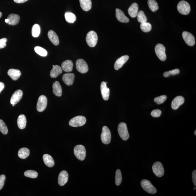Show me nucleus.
Returning <instances> with one entry per match:
<instances>
[{"label":"nucleus","mask_w":196,"mask_h":196,"mask_svg":"<svg viewBox=\"0 0 196 196\" xmlns=\"http://www.w3.org/2000/svg\"><path fill=\"white\" fill-rule=\"evenodd\" d=\"M86 40L87 43L89 46L94 47L96 46L98 42V35L94 31H90L87 35Z\"/></svg>","instance_id":"nucleus-1"},{"label":"nucleus","mask_w":196,"mask_h":196,"mask_svg":"<svg viewBox=\"0 0 196 196\" xmlns=\"http://www.w3.org/2000/svg\"><path fill=\"white\" fill-rule=\"evenodd\" d=\"M118 131L120 137L124 141H127L129 138V135L128 131L127 124L121 123L118 126Z\"/></svg>","instance_id":"nucleus-2"},{"label":"nucleus","mask_w":196,"mask_h":196,"mask_svg":"<svg viewBox=\"0 0 196 196\" xmlns=\"http://www.w3.org/2000/svg\"><path fill=\"white\" fill-rule=\"evenodd\" d=\"M86 118L84 116H77L71 119L69 122V125L71 127H81L86 123Z\"/></svg>","instance_id":"nucleus-3"},{"label":"nucleus","mask_w":196,"mask_h":196,"mask_svg":"<svg viewBox=\"0 0 196 196\" xmlns=\"http://www.w3.org/2000/svg\"><path fill=\"white\" fill-rule=\"evenodd\" d=\"M74 153L76 158L80 161H83L86 157V150L82 145H77L74 149Z\"/></svg>","instance_id":"nucleus-4"},{"label":"nucleus","mask_w":196,"mask_h":196,"mask_svg":"<svg viewBox=\"0 0 196 196\" xmlns=\"http://www.w3.org/2000/svg\"><path fill=\"white\" fill-rule=\"evenodd\" d=\"M101 138L102 143L105 144H109L111 141V133L109 129L106 126H104L102 128Z\"/></svg>","instance_id":"nucleus-5"},{"label":"nucleus","mask_w":196,"mask_h":196,"mask_svg":"<svg viewBox=\"0 0 196 196\" xmlns=\"http://www.w3.org/2000/svg\"><path fill=\"white\" fill-rule=\"evenodd\" d=\"M177 9L179 12L183 15L189 14L191 10L190 6L187 2L182 1L177 5Z\"/></svg>","instance_id":"nucleus-6"},{"label":"nucleus","mask_w":196,"mask_h":196,"mask_svg":"<svg viewBox=\"0 0 196 196\" xmlns=\"http://www.w3.org/2000/svg\"><path fill=\"white\" fill-rule=\"evenodd\" d=\"M155 50L157 57L161 61H166V48L163 44H157L155 47Z\"/></svg>","instance_id":"nucleus-7"},{"label":"nucleus","mask_w":196,"mask_h":196,"mask_svg":"<svg viewBox=\"0 0 196 196\" xmlns=\"http://www.w3.org/2000/svg\"><path fill=\"white\" fill-rule=\"evenodd\" d=\"M142 187L147 193L151 194H154L157 193V189L153 186L151 182L149 180L143 179L142 180L141 183Z\"/></svg>","instance_id":"nucleus-8"},{"label":"nucleus","mask_w":196,"mask_h":196,"mask_svg":"<svg viewBox=\"0 0 196 196\" xmlns=\"http://www.w3.org/2000/svg\"><path fill=\"white\" fill-rule=\"evenodd\" d=\"M77 70L81 73H85L88 71V67L87 62L82 59L77 60L76 62Z\"/></svg>","instance_id":"nucleus-9"},{"label":"nucleus","mask_w":196,"mask_h":196,"mask_svg":"<svg viewBox=\"0 0 196 196\" xmlns=\"http://www.w3.org/2000/svg\"><path fill=\"white\" fill-rule=\"evenodd\" d=\"M152 170L154 173L158 177H162L164 174V170L162 164L160 162H157L154 163L152 166Z\"/></svg>","instance_id":"nucleus-10"},{"label":"nucleus","mask_w":196,"mask_h":196,"mask_svg":"<svg viewBox=\"0 0 196 196\" xmlns=\"http://www.w3.org/2000/svg\"><path fill=\"white\" fill-rule=\"evenodd\" d=\"M47 104V99L46 97L44 95L40 96L38 98L36 108L39 112L43 111L46 109Z\"/></svg>","instance_id":"nucleus-11"},{"label":"nucleus","mask_w":196,"mask_h":196,"mask_svg":"<svg viewBox=\"0 0 196 196\" xmlns=\"http://www.w3.org/2000/svg\"><path fill=\"white\" fill-rule=\"evenodd\" d=\"M182 37L188 46H193L195 44L194 37L190 33L184 31L182 33Z\"/></svg>","instance_id":"nucleus-12"},{"label":"nucleus","mask_w":196,"mask_h":196,"mask_svg":"<svg viewBox=\"0 0 196 196\" xmlns=\"http://www.w3.org/2000/svg\"><path fill=\"white\" fill-rule=\"evenodd\" d=\"M107 83L103 81L101 84V91L103 98L104 100L107 101L109 99L110 94V90L107 87Z\"/></svg>","instance_id":"nucleus-13"},{"label":"nucleus","mask_w":196,"mask_h":196,"mask_svg":"<svg viewBox=\"0 0 196 196\" xmlns=\"http://www.w3.org/2000/svg\"><path fill=\"white\" fill-rule=\"evenodd\" d=\"M23 96V92L22 91L19 90L15 91L12 96L11 100L10 103L11 104L16 105L20 102Z\"/></svg>","instance_id":"nucleus-14"},{"label":"nucleus","mask_w":196,"mask_h":196,"mask_svg":"<svg viewBox=\"0 0 196 196\" xmlns=\"http://www.w3.org/2000/svg\"><path fill=\"white\" fill-rule=\"evenodd\" d=\"M184 102H185V99L183 97L177 96L172 101L171 104L172 108L173 109H177L180 105L184 103Z\"/></svg>","instance_id":"nucleus-15"},{"label":"nucleus","mask_w":196,"mask_h":196,"mask_svg":"<svg viewBox=\"0 0 196 196\" xmlns=\"http://www.w3.org/2000/svg\"><path fill=\"white\" fill-rule=\"evenodd\" d=\"M68 179V174L66 171H62L58 177V183L61 186H63L67 183Z\"/></svg>","instance_id":"nucleus-16"},{"label":"nucleus","mask_w":196,"mask_h":196,"mask_svg":"<svg viewBox=\"0 0 196 196\" xmlns=\"http://www.w3.org/2000/svg\"><path fill=\"white\" fill-rule=\"evenodd\" d=\"M129 58V56L128 55L122 56L119 58L116 61L114 64V69L116 70H118V69L121 68L126 62L128 61Z\"/></svg>","instance_id":"nucleus-17"},{"label":"nucleus","mask_w":196,"mask_h":196,"mask_svg":"<svg viewBox=\"0 0 196 196\" xmlns=\"http://www.w3.org/2000/svg\"><path fill=\"white\" fill-rule=\"evenodd\" d=\"M116 17L117 20L122 23H127L129 22V19L125 16L123 12L121 9H116Z\"/></svg>","instance_id":"nucleus-18"},{"label":"nucleus","mask_w":196,"mask_h":196,"mask_svg":"<svg viewBox=\"0 0 196 196\" xmlns=\"http://www.w3.org/2000/svg\"><path fill=\"white\" fill-rule=\"evenodd\" d=\"M75 76L73 73H65L63 76V80L65 84L70 86L73 84Z\"/></svg>","instance_id":"nucleus-19"},{"label":"nucleus","mask_w":196,"mask_h":196,"mask_svg":"<svg viewBox=\"0 0 196 196\" xmlns=\"http://www.w3.org/2000/svg\"><path fill=\"white\" fill-rule=\"evenodd\" d=\"M48 36L49 39L54 45L57 46L59 43V38L54 31L50 30L48 32Z\"/></svg>","instance_id":"nucleus-20"},{"label":"nucleus","mask_w":196,"mask_h":196,"mask_svg":"<svg viewBox=\"0 0 196 196\" xmlns=\"http://www.w3.org/2000/svg\"><path fill=\"white\" fill-rule=\"evenodd\" d=\"M139 6L137 3H133L128 9L130 16L132 17H136L139 13Z\"/></svg>","instance_id":"nucleus-21"},{"label":"nucleus","mask_w":196,"mask_h":196,"mask_svg":"<svg viewBox=\"0 0 196 196\" xmlns=\"http://www.w3.org/2000/svg\"><path fill=\"white\" fill-rule=\"evenodd\" d=\"M8 75L13 80H17L20 77L21 72L18 69H11L8 71Z\"/></svg>","instance_id":"nucleus-22"},{"label":"nucleus","mask_w":196,"mask_h":196,"mask_svg":"<svg viewBox=\"0 0 196 196\" xmlns=\"http://www.w3.org/2000/svg\"><path fill=\"white\" fill-rule=\"evenodd\" d=\"M73 63L71 60H66L61 64V68L66 72H71L73 70Z\"/></svg>","instance_id":"nucleus-23"},{"label":"nucleus","mask_w":196,"mask_h":196,"mask_svg":"<svg viewBox=\"0 0 196 196\" xmlns=\"http://www.w3.org/2000/svg\"><path fill=\"white\" fill-rule=\"evenodd\" d=\"M62 72H63V70L61 67L58 65H53V68L50 71V76L52 78H56Z\"/></svg>","instance_id":"nucleus-24"},{"label":"nucleus","mask_w":196,"mask_h":196,"mask_svg":"<svg viewBox=\"0 0 196 196\" xmlns=\"http://www.w3.org/2000/svg\"><path fill=\"white\" fill-rule=\"evenodd\" d=\"M53 92L55 96L61 97L62 95V90L61 84L57 81L54 83L52 86Z\"/></svg>","instance_id":"nucleus-25"},{"label":"nucleus","mask_w":196,"mask_h":196,"mask_svg":"<svg viewBox=\"0 0 196 196\" xmlns=\"http://www.w3.org/2000/svg\"><path fill=\"white\" fill-rule=\"evenodd\" d=\"M43 160L44 164L48 167H53L55 165V161L54 159L49 154H44L43 156Z\"/></svg>","instance_id":"nucleus-26"},{"label":"nucleus","mask_w":196,"mask_h":196,"mask_svg":"<svg viewBox=\"0 0 196 196\" xmlns=\"http://www.w3.org/2000/svg\"><path fill=\"white\" fill-rule=\"evenodd\" d=\"M27 120L26 116L23 114L19 116L17 120V125L19 129H23L26 127Z\"/></svg>","instance_id":"nucleus-27"},{"label":"nucleus","mask_w":196,"mask_h":196,"mask_svg":"<svg viewBox=\"0 0 196 196\" xmlns=\"http://www.w3.org/2000/svg\"><path fill=\"white\" fill-rule=\"evenodd\" d=\"M81 8L85 11L90 10L92 7L91 0H79Z\"/></svg>","instance_id":"nucleus-28"},{"label":"nucleus","mask_w":196,"mask_h":196,"mask_svg":"<svg viewBox=\"0 0 196 196\" xmlns=\"http://www.w3.org/2000/svg\"><path fill=\"white\" fill-rule=\"evenodd\" d=\"M7 19L11 22V25L14 26L18 24L20 21V17L18 15L11 13L8 17Z\"/></svg>","instance_id":"nucleus-29"},{"label":"nucleus","mask_w":196,"mask_h":196,"mask_svg":"<svg viewBox=\"0 0 196 196\" xmlns=\"http://www.w3.org/2000/svg\"><path fill=\"white\" fill-rule=\"evenodd\" d=\"M30 154V150L26 147H23V148L20 149L18 152V156L19 158L23 159L28 158Z\"/></svg>","instance_id":"nucleus-30"},{"label":"nucleus","mask_w":196,"mask_h":196,"mask_svg":"<svg viewBox=\"0 0 196 196\" xmlns=\"http://www.w3.org/2000/svg\"><path fill=\"white\" fill-rule=\"evenodd\" d=\"M65 20L68 22L73 23L76 20V17L73 13L67 12L65 14Z\"/></svg>","instance_id":"nucleus-31"},{"label":"nucleus","mask_w":196,"mask_h":196,"mask_svg":"<svg viewBox=\"0 0 196 196\" xmlns=\"http://www.w3.org/2000/svg\"><path fill=\"white\" fill-rule=\"evenodd\" d=\"M147 3L149 8L153 12L156 11L159 9L158 3L155 0H148Z\"/></svg>","instance_id":"nucleus-32"},{"label":"nucleus","mask_w":196,"mask_h":196,"mask_svg":"<svg viewBox=\"0 0 196 196\" xmlns=\"http://www.w3.org/2000/svg\"><path fill=\"white\" fill-rule=\"evenodd\" d=\"M40 32V28L39 25L35 24L32 27V34L34 38L38 37Z\"/></svg>","instance_id":"nucleus-33"},{"label":"nucleus","mask_w":196,"mask_h":196,"mask_svg":"<svg viewBox=\"0 0 196 196\" xmlns=\"http://www.w3.org/2000/svg\"><path fill=\"white\" fill-rule=\"evenodd\" d=\"M140 28L142 31L145 32L150 31L152 29V26L150 23L147 22L141 23Z\"/></svg>","instance_id":"nucleus-34"},{"label":"nucleus","mask_w":196,"mask_h":196,"mask_svg":"<svg viewBox=\"0 0 196 196\" xmlns=\"http://www.w3.org/2000/svg\"><path fill=\"white\" fill-rule=\"evenodd\" d=\"M34 50L35 52L37 54L41 56L45 57V56H46L47 55L48 53L47 51H46L45 49H44L43 48L40 47V46H36V47H35L34 48Z\"/></svg>","instance_id":"nucleus-35"},{"label":"nucleus","mask_w":196,"mask_h":196,"mask_svg":"<svg viewBox=\"0 0 196 196\" xmlns=\"http://www.w3.org/2000/svg\"><path fill=\"white\" fill-rule=\"evenodd\" d=\"M137 20L139 23H143L147 22V18L145 15L144 12L142 11H140L138 13Z\"/></svg>","instance_id":"nucleus-36"},{"label":"nucleus","mask_w":196,"mask_h":196,"mask_svg":"<svg viewBox=\"0 0 196 196\" xmlns=\"http://www.w3.org/2000/svg\"><path fill=\"white\" fill-rule=\"evenodd\" d=\"M122 181V176L121 171L119 169L116 170L115 176V183L117 186H119Z\"/></svg>","instance_id":"nucleus-37"},{"label":"nucleus","mask_w":196,"mask_h":196,"mask_svg":"<svg viewBox=\"0 0 196 196\" xmlns=\"http://www.w3.org/2000/svg\"><path fill=\"white\" fill-rule=\"evenodd\" d=\"M24 175L26 177L32 178H36L38 177V172L32 170H27L24 173Z\"/></svg>","instance_id":"nucleus-38"},{"label":"nucleus","mask_w":196,"mask_h":196,"mask_svg":"<svg viewBox=\"0 0 196 196\" xmlns=\"http://www.w3.org/2000/svg\"><path fill=\"white\" fill-rule=\"evenodd\" d=\"M0 131L3 135H6L8 133V129L6 125L3 120H0Z\"/></svg>","instance_id":"nucleus-39"},{"label":"nucleus","mask_w":196,"mask_h":196,"mask_svg":"<svg viewBox=\"0 0 196 196\" xmlns=\"http://www.w3.org/2000/svg\"><path fill=\"white\" fill-rule=\"evenodd\" d=\"M180 71L178 69H176L172 71L165 72L164 73V76L165 77H169L170 75H175L179 73Z\"/></svg>","instance_id":"nucleus-40"},{"label":"nucleus","mask_w":196,"mask_h":196,"mask_svg":"<svg viewBox=\"0 0 196 196\" xmlns=\"http://www.w3.org/2000/svg\"><path fill=\"white\" fill-rule=\"evenodd\" d=\"M166 99L167 96L166 95H162L155 98L154 101L157 104H161L164 102Z\"/></svg>","instance_id":"nucleus-41"},{"label":"nucleus","mask_w":196,"mask_h":196,"mask_svg":"<svg viewBox=\"0 0 196 196\" xmlns=\"http://www.w3.org/2000/svg\"><path fill=\"white\" fill-rule=\"evenodd\" d=\"M161 113L162 112L161 110L159 109H155L153 110V111L151 112V114L152 117L157 118L160 117Z\"/></svg>","instance_id":"nucleus-42"},{"label":"nucleus","mask_w":196,"mask_h":196,"mask_svg":"<svg viewBox=\"0 0 196 196\" xmlns=\"http://www.w3.org/2000/svg\"><path fill=\"white\" fill-rule=\"evenodd\" d=\"M6 176L4 175H1L0 176V190L2 189L4 185Z\"/></svg>","instance_id":"nucleus-43"},{"label":"nucleus","mask_w":196,"mask_h":196,"mask_svg":"<svg viewBox=\"0 0 196 196\" xmlns=\"http://www.w3.org/2000/svg\"><path fill=\"white\" fill-rule=\"evenodd\" d=\"M7 41V39L6 38H3L0 39V49L4 48L6 46V42Z\"/></svg>","instance_id":"nucleus-44"},{"label":"nucleus","mask_w":196,"mask_h":196,"mask_svg":"<svg viewBox=\"0 0 196 196\" xmlns=\"http://www.w3.org/2000/svg\"><path fill=\"white\" fill-rule=\"evenodd\" d=\"M192 178L194 185L196 186V170H194L192 173Z\"/></svg>","instance_id":"nucleus-45"},{"label":"nucleus","mask_w":196,"mask_h":196,"mask_svg":"<svg viewBox=\"0 0 196 196\" xmlns=\"http://www.w3.org/2000/svg\"><path fill=\"white\" fill-rule=\"evenodd\" d=\"M5 88V84L2 82H0V93Z\"/></svg>","instance_id":"nucleus-46"},{"label":"nucleus","mask_w":196,"mask_h":196,"mask_svg":"<svg viewBox=\"0 0 196 196\" xmlns=\"http://www.w3.org/2000/svg\"><path fill=\"white\" fill-rule=\"evenodd\" d=\"M15 2L18 3H23L27 2L28 0H13Z\"/></svg>","instance_id":"nucleus-47"},{"label":"nucleus","mask_w":196,"mask_h":196,"mask_svg":"<svg viewBox=\"0 0 196 196\" xmlns=\"http://www.w3.org/2000/svg\"><path fill=\"white\" fill-rule=\"evenodd\" d=\"M9 20L8 19H5V22L6 23H8L9 22Z\"/></svg>","instance_id":"nucleus-48"},{"label":"nucleus","mask_w":196,"mask_h":196,"mask_svg":"<svg viewBox=\"0 0 196 196\" xmlns=\"http://www.w3.org/2000/svg\"><path fill=\"white\" fill-rule=\"evenodd\" d=\"M2 16V13L1 12H0V18H1V17Z\"/></svg>","instance_id":"nucleus-49"},{"label":"nucleus","mask_w":196,"mask_h":196,"mask_svg":"<svg viewBox=\"0 0 196 196\" xmlns=\"http://www.w3.org/2000/svg\"><path fill=\"white\" fill-rule=\"evenodd\" d=\"M194 134H195V135H196V130H195V131Z\"/></svg>","instance_id":"nucleus-50"},{"label":"nucleus","mask_w":196,"mask_h":196,"mask_svg":"<svg viewBox=\"0 0 196 196\" xmlns=\"http://www.w3.org/2000/svg\"><path fill=\"white\" fill-rule=\"evenodd\" d=\"M195 189H196V187H194V190H195Z\"/></svg>","instance_id":"nucleus-51"}]
</instances>
